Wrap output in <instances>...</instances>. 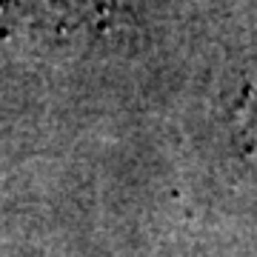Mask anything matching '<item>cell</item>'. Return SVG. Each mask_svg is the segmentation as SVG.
<instances>
[{"label": "cell", "instance_id": "6da1fadb", "mask_svg": "<svg viewBox=\"0 0 257 257\" xmlns=\"http://www.w3.org/2000/svg\"><path fill=\"white\" fill-rule=\"evenodd\" d=\"M46 6L66 26L97 32L106 29L111 20H117L123 0H46Z\"/></svg>", "mask_w": 257, "mask_h": 257}, {"label": "cell", "instance_id": "7a4b0ae2", "mask_svg": "<svg viewBox=\"0 0 257 257\" xmlns=\"http://www.w3.org/2000/svg\"><path fill=\"white\" fill-rule=\"evenodd\" d=\"M231 128L246 155L257 160V72L243 83L234 109H231Z\"/></svg>", "mask_w": 257, "mask_h": 257}]
</instances>
